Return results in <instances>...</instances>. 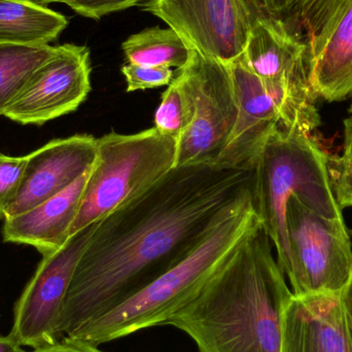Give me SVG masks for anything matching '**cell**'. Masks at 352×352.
Listing matches in <instances>:
<instances>
[{"label": "cell", "mask_w": 352, "mask_h": 352, "mask_svg": "<svg viewBox=\"0 0 352 352\" xmlns=\"http://www.w3.org/2000/svg\"><path fill=\"white\" fill-rule=\"evenodd\" d=\"M97 155V138L88 134L50 142L27 156L18 194L4 219L16 217L63 192L90 170Z\"/></svg>", "instance_id": "13"}, {"label": "cell", "mask_w": 352, "mask_h": 352, "mask_svg": "<svg viewBox=\"0 0 352 352\" xmlns=\"http://www.w3.org/2000/svg\"><path fill=\"white\" fill-rule=\"evenodd\" d=\"M39 1H41V3H45V4L56 3V2H57V3H65V4H67L68 1H69V0H39Z\"/></svg>", "instance_id": "29"}, {"label": "cell", "mask_w": 352, "mask_h": 352, "mask_svg": "<svg viewBox=\"0 0 352 352\" xmlns=\"http://www.w3.org/2000/svg\"><path fill=\"white\" fill-rule=\"evenodd\" d=\"M161 97V103L155 116V128L165 135L179 140L190 128L194 118L195 107L192 93L179 72Z\"/></svg>", "instance_id": "19"}, {"label": "cell", "mask_w": 352, "mask_h": 352, "mask_svg": "<svg viewBox=\"0 0 352 352\" xmlns=\"http://www.w3.org/2000/svg\"><path fill=\"white\" fill-rule=\"evenodd\" d=\"M254 171L173 169L97 223L70 281L60 335L78 331L188 258L219 219L252 195Z\"/></svg>", "instance_id": "1"}, {"label": "cell", "mask_w": 352, "mask_h": 352, "mask_svg": "<svg viewBox=\"0 0 352 352\" xmlns=\"http://www.w3.org/2000/svg\"><path fill=\"white\" fill-rule=\"evenodd\" d=\"M293 296L261 223L165 326L186 333L198 352H280Z\"/></svg>", "instance_id": "2"}, {"label": "cell", "mask_w": 352, "mask_h": 352, "mask_svg": "<svg viewBox=\"0 0 352 352\" xmlns=\"http://www.w3.org/2000/svg\"><path fill=\"white\" fill-rule=\"evenodd\" d=\"M146 0H69L66 6L80 16L99 20L111 12L140 6Z\"/></svg>", "instance_id": "22"}, {"label": "cell", "mask_w": 352, "mask_h": 352, "mask_svg": "<svg viewBox=\"0 0 352 352\" xmlns=\"http://www.w3.org/2000/svg\"><path fill=\"white\" fill-rule=\"evenodd\" d=\"M287 231L292 258L287 277L293 295L342 291L352 271L351 241L344 219H327L292 197Z\"/></svg>", "instance_id": "6"}, {"label": "cell", "mask_w": 352, "mask_h": 352, "mask_svg": "<svg viewBox=\"0 0 352 352\" xmlns=\"http://www.w3.org/2000/svg\"><path fill=\"white\" fill-rule=\"evenodd\" d=\"M307 47L316 97L339 101L352 95V0H298L287 24Z\"/></svg>", "instance_id": "7"}, {"label": "cell", "mask_w": 352, "mask_h": 352, "mask_svg": "<svg viewBox=\"0 0 352 352\" xmlns=\"http://www.w3.org/2000/svg\"><path fill=\"white\" fill-rule=\"evenodd\" d=\"M91 72L86 45H56L4 117L21 125L41 126L76 111L91 92Z\"/></svg>", "instance_id": "11"}, {"label": "cell", "mask_w": 352, "mask_h": 352, "mask_svg": "<svg viewBox=\"0 0 352 352\" xmlns=\"http://www.w3.org/2000/svg\"><path fill=\"white\" fill-rule=\"evenodd\" d=\"M344 153H352V117L344 122Z\"/></svg>", "instance_id": "28"}, {"label": "cell", "mask_w": 352, "mask_h": 352, "mask_svg": "<svg viewBox=\"0 0 352 352\" xmlns=\"http://www.w3.org/2000/svg\"><path fill=\"white\" fill-rule=\"evenodd\" d=\"M177 140L157 128L97 138V155L70 237L150 190L175 168Z\"/></svg>", "instance_id": "5"}, {"label": "cell", "mask_w": 352, "mask_h": 352, "mask_svg": "<svg viewBox=\"0 0 352 352\" xmlns=\"http://www.w3.org/2000/svg\"><path fill=\"white\" fill-rule=\"evenodd\" d=\"M90 171L30 210L4 219V241L33 246L43 256L59 250L70 238Z\"/></svg>", "instance_id": "15"}, {"label": "cell", "mask_w": 352, "mask_h": 352, "mask_svg": "<svg viewBox=\"0 0 352 352\" xmlns=\"http://www.w3.org/2000/svg\"><path fill=\"white\" fill-rule=\"evenodd\" d=\"M96 225L85 228L59 250L43 256L14 306L8 335L21 346L41 349L62 338L60 316L66 294Z\"/></svg>", "instance_id": "9"}, {"label": "cell", "mask_w": 352, "mask_h": 352, "mask_svg": "<svg viewBox=\"0 0 352 352\" xmlns=\"http://www.w3.org/2000/svg\"><path fill=\"white\" fill-rule=\"evenodd\" d=\"M28 352V351H27ZM29 352H104L100 351L96 345L85 342L78 339L63 337L54 344L47 345L41 349H32Z\"/></svg>", "instance_id": "25"}, {"label": "cell", "mask_w": 352, "mask_h": 352, "mask_svg": "<svg viewBox=\"0 0 352 352\" xmlns=\"http://www.w3.org/2000/svg\"><path fill=\"white\" fill-rule=\"evenodd\" d=\"M351 111H352V107H351Z\"/></svg>", "instance_id": "30"}, {"label": "cell", "mask_w": 352, "mask_h": 352, "mask_svg": "<svg viewBox=\"0 0 352 352\" xmlns=\"http://www.w3.org/2000/svg\"><path fill=\"white\" fill-rule=\"evenodd\" d=\"M248 6L252 21L256 19L272 20L287 24L293 14L298 0H244Z\"/></svg>", "instance_id": "23"}, {"label": "cell", "mask_w": 352, "mask_h": 352, "mask_svg": "<svg viewBox=\"0 0 352 352\" xmlns=\"http://www.w3.org/2000/svg\"><path fill=\"white\" fill-rule=\"evenodd\" d=\"M258 225L260 217L252 195L232 207L188 258L72 338L99 346L152 327L165 326L173 314L196 297Z\"/></svg>", "instance_id": "3"}, {"label": "cell", "mask_w": 352, "mask_h": 352, "mask_svg": "<svg viewBox=\"0 0 352 352\" xmlns=\"http://www.w3.org/2000/svg\"><path fill=\"white\" fill-rule=\"evenodd\" d=\"M176 72L190 88L195 113L190 128L177 142L175 168L215 166L237 119V98L229 66L192 49L186 65Z\"/></svg>", "instance_id": "8"}, {"label": "cell", "mask_w": 352, "mask_h": 352, "mask_svg": "<svg viewBox=\"0 0 352 352\" xmlns=\"http://www.w3.org/2000/svg\"><path fill=\"white\" fill-rule=\"evenodd\" d=\"M140 6L168 24L190 49L227 65L243 54L252 28L244 0H146Z\"/></svg>", "instance_id": "10"}, {"label": "cell", "mask_w": 352, "mask_h": 352, "mask_svg": "<svg viewBox=\"0 0 352 352\" xmlns=\"http://www.w3.org/2000/svg\"><path fill=\"white\" fill-rule=\"evenodd\" d=\"M341 292L293 296L280 352H352V320Z\"/></svg>", "instance_id": "14"}, {"label": "cell", "mask_w": 352, "mask_h": 352, "mask_svg": "<svg viewBox=\"0 0 352 352\" xmlns=\"http://www.w3.org/2000/svg\"><path fill=\"white\" fill-rule=\"evenodd\" d=\"M67 26L65 16L32 0H0V45H49Z\"/></svg>", "instance_id": "16"}, {"label": "cell", "mask_w": 352, "mask_h": 352, "mask_svg": "<svg viewBox=\"0 0 352 352\" xmlns=\"http://www.w3.org/2000/svg\"><path fill=\"white\" fill-rule=\"evenodd\" d=\"M52 45H0V116L26 88L35 72L54 55Z\"/></svg>", "instance_id": "18"}, {"label": "cell", "mask_w": 352, "mask_h": 352, "mask_svg": "<svg viewBox=\"0 0 352 352\" xmlns=\"http://www.w3.org/2000/svg\"><path fill=\"white\" fill-rule=\"evenodd\" d=\"M341 294H342V299L343 302H344L345 307H346L347 312H349L352 320V271L349 281H347Z\"/></svg>", "instance_id": "27"}, {"label": "cell", "mask_w": 352, "mask_h": 352, "mask_svg": "<svg viewBox=\"0 0 352 352\" xmlns=\"http://www.w3.org/2000/svg\"><path fill=\"white\" fill-rule=\"evenodd\" d=\"M122 50L127 63L177 69L186 65L192 51L176 31L159 26L132 34Z\"/></svg>", "instance_id": "17"}, {"label": "cell", "mask_w": 352, "mask_h": 352, "mask_svg": "<svg viewBox=\"0 0 352 352\" xmlns=\"http://www.w3.org/2000/svg\"><path fill=\"white\" fill-rule=\"evenodd\" d=\"M237 98L235 125L215 166L254 171L267 142L280 127V113L243 55L229 64Z\"/></svg>", "instance_id": "12"}, {"label": "cell", "mask_w": 352, "mask_h": 352, "mask_svg": "<svg viewBox=\"0 0 352 352\" xmlns=\"http://www.w3.org/2000/svg\"><path fill=\"white\" fill-rule=\"evenodd\" d=\"M292 197L327 219H343L324 153L310 136L277 129L254 168L252 198L285 276L291 272L292 265L287 231V203Z\"/></svg>", "instance_id": "4"}, {"label": "cell", "mask_w": 352, "mask_h": 352, "mask_svg": "<svg viewBox=\"0 0 352 352\" xmlns=\"http://www.w3.org/2000/svg\"><path fill=\"white\" fill-rule=\"evenodd\" d=\"M127 82V92L169 86L175 78V72L168 67L124 64L121 69Z\"/></svg>", "instance_id": "21"}, {"label": "cell", "mask_w": 352, "mask_h": 352, "mask_svg": "<svg viewBox=\"0 0 352 352\" xmlns=\"http://www.w3.org/2000/svg\"><path fill=\"white\" fill-rule=\"evenodd\" d=\"M27 156L10 157L0 153V219L18 194L22 184Z\"/></svg>", "instance_id": "20"}, {"label": "cell", "mask_w": 352, "mask_h": 352, "mask_svg": "<svg viewBox=\"0 0 352 352\" xmlns=\"http://www.w3.org/2000/svg\"><path fill=\"white\" fill-rule=\"evenodd\" d=\"M336 200L340 207L352 206V153H344L340 160Z\"/></svg>", "instance_id": "24"}, {"label": "cell", "mask_w": 352, "mask_h": 352, "mask_svg": "<svg viewBox=\"0 0 352 352\" xmlns=\"http://www.w3.org/2000/svg\"><path fill=\"white\" fill-rule=\"evenodd\" d=\"M0 352H27L10 335H0Z\"/></svg>", "instance_id": "26"}]
</instances>
